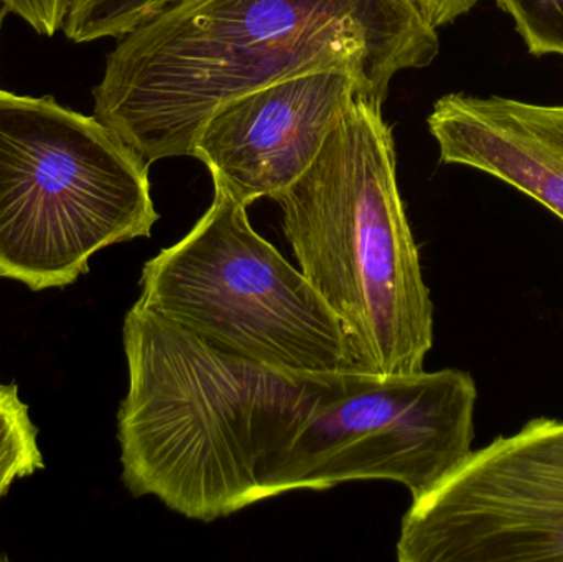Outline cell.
I'll return each mask as SVG.
<instances>
[{"mask_svg":"<svg viewBox=\"0 0 563 562\" xmlns=\"http://www.w3.org/2000/svg\"><path fill=\"white\" fill-rule=\"evenodd\" d=\"M439 49L412 0H178L109 53L95 118L152 164L191 155L231 99L318 69L351 73L383 108L394 76Z\"/></svg>","mask_w":563,"mask_h":562,"instance_id":"obj_1","label":"cell"},{"mask_svg":"<svg viewBox=\"0 0 563 562\" xmlns=\"http://www.w3.org/2000/svg\"><path fill=\"white\" fill-rule=\"evenodd\" d=\"M122 342V482L132 497H155L203 524L261 502V475L333 376L244 359L139 302L125 313Z\"/></svg>","mask_w":563,"mask_h":562,"instance_id":"obj_2","label":"cell"},{"mask_svg":"<svg viewBox=\"0 0 563 562\" xmlns=\"http://www.w3.org/2000/svg\"><path fill=\"white\" fill-rule=\"evenodd\" d=\"M276 201L298 269L340 320L360 372H422L433 304L380 108L357 99Z\"/></svg>","mask_w":563,"mask_h":562,"instance_id":"obj_3","label":"cell"},{"mask_svg":"<svg viewBox=\"0 0 563 562\" xmlns=\"http://www.w3.org/2000/svg\"><path fill=\"white\" fill-rule=\"evenodd\" d=\"M148 165L95 115L0 89V279L63 289L99 251L151 236Z\"/></svg>","mask_w":563,"mask_h":562,"instance_id":"obj_4","label":"cell"},{"mask_svg":"<svg viewBox=\"0 0 563 562\" xmlns=\"http://www.w3.org/2000/svg\"><path fill=\"white\" fill-rule=\"evenodd\" d=\"M139 284L141 306L228 352L291 375L361 373L333 310L221 188Z\"/></svg>","mask_w":563,"mask_h":562,"instance_id":"obj_5","label":"cell"},{"mask_svg":"<svg viewBox=\"0 0 563 562\" xmlns=\"http://www.w3.org/2000/svg\"><path fill=\"white\" fill-rule=\"evenodd\" d=\"M476 399L462 370L333 375L261 475V500L356 481L396 482L419 500L472 455Z\"/></svg>","mask_w":563,"mask_h":562,"instance_id":"obj_6","label":"cell"},{"mask_svg":"<svg viewBox=\"0 0 563 562\" xmlns=\"http://www.w3.org/2000/svg\"><path fill=\"white\" fill-rule=\"evenodd\" d=\"M400 562H563V421L496 438L412 500Z\"/></svg>","mask_w":563,"mask_h":562,"instance_id":"obj_7","label":"cell"},{"mask_svg":"<svg viewBox=\"0 0 563 562\" xmlns=\"http://www.w3.org/2000/svg\"><path fill=\"white\" fill-rule=\"evenodd\" d=\"M360 85L344 69H318L231 99L195 139L191 157L207 165L214 188L244 207L276 200L313 164Z\"/></svg>","mask_w":563,"mask_h":562,"instance_id":"obj_8","label":"cell"},{"mask_svg":"<svg viewBox=\"0 0 563 562\" xmlns=\"http://www.w3.org/2000/svg\"><path fill=\"white\" fill-rule=\"evenodd\" d=\"M443 164L506 181L563 220V104L445 95L427 118Z\"/></svg>","mask_w":563,"mask_h":562,"instance_id":"obj_9","label":"cell"},{"mask_svg":"<svg viewBox=\"0 0 563 562\" xmlns=\"http://www.w3.org/2000/svg\"><path fill=\"white\" fill-rule=\"evenodd\" d=\"M178 0H68L62 32L75 43L122 38Z\"/></svg>","mask_w":563,"mask_h":562,"instance_id":"obj_10","label":"cell"},{"mask_svg":"<svg viewBox=\"0 0 563 562\" xmlns=\"http://www.w3.org/2000/svg\"><path fill=\"white\" fill-rule=\"evenodd\" d=\"M45 469L38 444V428L30 418L19 386L0 383V500L20 478ZM0 561L5 558L0 554Z\"/></svg>","mask_w":563,"mask_h":562,"instance_id":"obj_11","label":"cell"},{"mask_svg":"<svg viewBox=\"0 0 563 562\" xmlns=\"http://www.w3.org/2000/svg\"><path fill=\"white\" fill-rule=\"evenodd\" d=\"M536 56H563V0H496Z\"/></svg>","mask_w":563,"mask_h":562,"instance_id":"obj_12","label":"cell"},{"mask_svg":"<svg viewBox=\"0 0 563 562\" xmlns=\"http://www.w3.org/2000/svg\"><path fill=\"white\" fill-rule=\"evenodd\" d=\"M68 0H0V5L20 16L40 35L53 36L62 30Z\"/></svg>","mask_w":563,"mask_h":562,"instance_id":"obj_13","label":"cell"},{"mask_svg":"<svg viewBox=\"0 0 563 562\" xmlns=\"http://www.w3.org/2000/svg\"><path fill=\"white\" fill-rule=\"evenodd\" d=\"M430 25L440 29L466 15L482 0H412Z\"/></svg>","mask_w":563,"mask_h":562,"instance_id":"obj_14","label":"cell"},{"mask_svg":"<svg viewBox=\"0 0 563 562\" xmlns=\"http://www.w3.org/2000/svg\"><path fill=\"white\" fill-rule=\"evenodd\" d=\"M7 10L3 9L2 5H0V29H2V20H3V13H5Z\"/></svg>","mask_w":563,"mask_h":562,"instance_id":"obj_15","label":"cell"}]
</instances>
